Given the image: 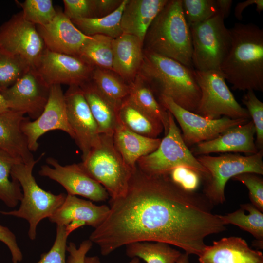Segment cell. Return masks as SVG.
Returning <instances> with one entry per match:
<instances>
[{"instance_id": "1", "label": "cell", "mask_w": 263, "mask_h": 263, "mask_svg": "<svg viewBox=\"0 0 263 263\" xmlns=\"http://www.w3.org/2000/svg\"><path fill=\"white\" fill-rule=\"evenodd\" d=\"M109 204L107 216L89 238L103 256L132 243L157 242L199 256L207 237L226 229L203 194L184 189L168 174L148 175L137 167L126 194Z\"/></svg>"}, {"instance_id": "2", "label": "cell", "mask_w": 263, "mask_h": 263, "mask_svg": "<svg viewBox=\"0 0 263 263\" xmlns=\"http://www.w3.org/2000/svg\"><path fill=\"white\" fill-rule=\"evenodd\" d=\"M229 29L231 45L220 71L233 90L263 92V29L252 23Z\"/></svg>"}, {"instance_id": "3", "label": "cell", "mask_w": 263, "mask_h": 263, "mask_svg": "<svg viewBox=\"0 0 263 263\" xmlns=\"http://www.w3.org/2000/svg\"><path fill=\"white\" fill-rule=\"evenodd\" d=\"M144 50L139 74L155 94L170 98L183 108L195 113L201 92L194 68L173 59Z\"/></svg>"}, {"instance_id": "4", "label": "cell", "mask_w": 263, "mask_h": 263, "mask_svg": "<svg viewBox=\"0 0 263 263\" xmlns=\"http://www.w3.org/2000/svg\"><path fill=\"white\" fill-rule=\"evenodd\" d=\"M143 49L193 68L191 34L182 0H168L148 29Z\"/></svg>"}, {"instance_id": "5", "label": "cell", "mask_w": 263, "mask_h": 263, "mask_svg": "<svg viewBox=\"0 0 263 263\" xmlns=\"http://www.w3.org/2000/svg\"><path fill=\"white\" fill-rule=\"evenodd\" d=\"M28 163L19 162L11 170V177L18 182L23 191L21 204L17 210L9 211L0 210V214L26 220L29 224L28 236L34 240L37 235V228L43 219L50 218L62 205L66 194H54L42 189L33 175L35 164L42 158Z\"/></svg>"}, {"instance_id": "6", "label": "cell", "mask_w": 263, "mask_h": 263, "mask_svg": "<svg viewBox=\"0 0 263 263\" xmlns=\"http://www.w3.org/2000/svg\"><path fill=\"white\" fill-rule=\"evenodd\" d=\"M85 171L101 184L111 198L124 196L133 172L115 149L113 135L100 134L99 141L80 163Z\"/></svg>"}, {"instance_id": "7", "label": "cell", "mask_w": 263, "mask_h": 263, "mask_svg": "<svg viewBox=\"0 0 263 263\" xmlns=\"http://www.w3.org/2000/svg\"><path fill=\"white\" fill-rule=\"evenodd\" d=\"M263 150L246 156L230 153L218 156H198L197 160L208 172L203 180L205 197L212 206L224 203L225 187L230 179L244 172L263 174Z\"/></svg>"}, {"instance_id": "8", "label": "cell", "mask_w": 263, "mask_h": 263, "mask_svg": "<svg viewBox=\"0 0 263 263\" xmlns=\"http://www.w3.org/2000/svg\"><path fill=\"white\" fill-rule=\"evenodd\" d=\"M168 115L169 126L165 136L156 150L138 160L137 167L146 175H160L183 167L197 172L205 179L208 174L207 170L185 143L174 118L169 111Z\"/></svg>"}, {"instance_id": "9", "label": "cell", "mask_w": 263, "mask_h": 263, "mask_svg": "<svg viewBox=\"0 0 263 263\" xmlns=\"http://www.w3.org/2000/svg\"><path fill=\"white\" fill-rule=\"evenodd\" d=\"M218 13L209 19L189 27L192 63L197 71L220 70L231 45L229 29Z\"/></svg>"}, {"instance_id": "10", "label": "cell", "mask_w": 263, "mask_h": 263, "mask_svg": "<svg viewBox=\"0 0 263 263\" xmlns=\"http://www.w3.org/2000/svg\"><path fill=\"white\" fill-rule=\"evenodd\" d=\"M194 70L201 92L194 113L210 119H219L222 115L231 119L250 118L246 108L236 100L220 70Z\"/></svg>"}, {"instance_id": "11", "label": "cell", "mask_w": 263, "mask_h": 263, "mask_svg": "<svg viewBox=\"0 0 263 263\" xmlns=\"http://www.w3.org/2000/svg\"><path fill=\"white\" fill-rule=\"evenodd\" d=\"M158 100L179 123L188 147L214 139L227 129L249 121L225 116L210 119L183 108L167 96H158Z\"/></svg>"}, {"instance_id": "12", "label": "cell", "mask_w": 263, "mask_h": 263, "mask_svg": "<svg viewBox=\"0 0 263 263\" xmlns=\"http://www.w3.org/2000/svg\"><path fill=\"white\" fill-rule=\"evenodd\" d=\"M0 46L26 61L32 68H35L46 49L36 25L26 20L21 12L0 26Z\"/></svg>"}, {"instance_id": "13", "label": "cell", "mask_w": 263, "mask_h": 263, "mask_svg": "<svg viewBox=\"0 0 263 263\" xmlns=\"http://www.w3.org/2000/svg\"><path fill=\"white\" fill-rule=\"evenodd\" d=\"M34 69L49 87L61 84L80 87L90 80L94 68L79 56L46 48Z\"/></svg>"}, {"instance_id": "14", "label": "cell", "mask_w": 263, "mask_h": 263, "mask_svg": "<svg viewBox=\"0 0 263 263\" xmlns=\"http://www.w3.org/2000/svg\"><path fill=\"white\" fill-rule=\"evenodd\" d=\"M21 129L31 152L38 150L39 137L53 130L62 131L74 139L75 135L68 120L64 94L61 85L50 87L48 101L41 114L33 121L27 117L22 122Z\"/></svg>"}, {"instance_id": "15", "label": "cell", "mask_w": 263, "mask_h": 263, "mask_svg": "<svg viewBox=\"0 0 263 263\" xmlns=\"http://www.w3.org/2000/svg\"><path fill=\"white\" fill-rule=\"evenodd\" d=\"M50 87L36 70L31 68L8 88L0 91L11 110L27 114L36 119L48 101Z\"/></svg>"}, {"instance_id": "16", "label": "cell", "mask_w": 263, "mask_h": 263, "mask_svg": "<svg viewBox=\"0 0 263 263\" xmlns=\"http://www.w3.org/2000/svg\"><path fill=\"white\" fill-rule=\"evenodd\" d=\"M46 162L50 166H42L39 174L60 184L67 194L79 195L96 202L109 198L106 189L92 178L80 163L63 166L53 157L47 158Z\"/></svg>"}, {"instance_id": "17", "label": "cell", "mask_w": 263, "mask_h": 263, "mask_svg": "<svg viewBox=\"0 0 263 263\" xmlns=\"http://www.w3.org/2000/svg\"><path fill=\"white\" fill-rule=\"evenodd\" d=\"M64 97L68 122L83 160L98 144L100 134L81 87L69 86Z\"/></svg>"}, {"instance_id": "18", "label": "cell", "mask_w": 263, "mask_h": 263, "mask_svg": "<svg viewBox=\"0 0 263 263\" xmlns=\"http://www.w3.org/2000/svg\"><path fill=\"white\" fill-rule=\"evenodd\" d=\"M36 26L46 48L60 54L78 56L90 37L81 32L60 10L49 23Z\"/></svg>"}, {"instance_id": "19", "label": "cell", "mask_w": 263, "mask_h": 263, "mask_svg": "<svg viewBox=\"0 0 263 263\" xmlns=\"http://www.w3.org/2000/svg\"><path fill=\"white\" fill-rule=\"evenodd\" d=\"M109 206H97L90 201L67 194L62 205L49 218L57 225L65 227L69 234L79 228L88 225L95 228L107 216Z\"/></svg>"}, {"instance_id": "20", "label": "cell", "mask_w": 263, "mask_h": 263, "mask_svg": "<svg viewBox=\"0 0 263 263\" xmlns=\"http://www.w3.org/2000/svg\"><path fill=\"white\" fill-rule=\"evenodd\" d=\"M255 130L252 120L230 128L210 140L200 142L191 149L194 156L211 153L243 152L246 155L258 152Z\"/></svg>"}, {"instance_id": "21", "label": "cell", "mask_w": 263, "mask_h": 263, "mask_svg": "<svg viewBox=\"0 0 263 263\" xmlns=\"http://www.w3.org/2000/svg\"><path fill=\"white\" fill-rule=\"evenodd\" d=\"M199 263H263L262 252L250 248L239 237H228L213 241L199 256Z\"/></svg>"}, {"instance_id": "22", "label": "cell", "mask_w": 263, "mask_h": 263, "mask_svg": "<svg viewBox=\"0 0 263 263\" xmlns=\"http://www.w3.org/2000/svg\"><path fill=\"white\" fill-rule=\"evenodd\" d=\"M112 71L129 84L138 74L144 56L143 42L137 37L123 33L113 39Z\"/></svg>"}, {"instance_id": "23", "label": "cell", "mask_w": 263, "mask_h": 263, "mask_svg": "<svg viewBox=\"0 0 263 263\" xmlns=\"http://www.w3.org/2000/svg\"><path fill=\"white\" fill-rule=\"evenodd\" d=\"M26 117L23 113L11 110L0 113V149L23 163L34 160L21 129Z\"/></svg>"}, {"instance_id": "24", "label": "cell", "mask_w": 263, "mask_h": 263, "mask_svg": "<svg viewBox=\"0 0 263 263\" xmlns=\"http://www.w3.org/2000/svg\"><path fill=\"white\" fill-rule=\"evenodd\" d=\"M168 1V0H128L121 19L123 33L136 36L144 42L150 25Z\"/></svg>"}, {"instance_id": "25", "label": "cell", "mask_w": 263, "mask_h": 263, "mask_svg": "<svg viewBox=\"0 0 263 263\" xmlns=\"http://www.w3.org/2000/svg\"><path fill=\"white\" fill-rule=\"evenodd\" d=\"M113 138L115 149L125 163L133 171L136 169L138 160L156 150L161 141L158 138H150L135 133L119 122Z\"/></svg>"}, {"instance_id": "26", "label": "cell", "mask_w": 263, "mask_h": 263, "mask_svg": "<svg viewBox=\"0 0 263 263\" xmlns=\"http://www.w3.org/2000/svg\"><path fill=\"white\" fill-rule=\"evenodd\" d=\"M100 134L113 135L119 122L117 109L90 81L80 86Z\"/></svg>"}, {"instance_id": "27", "label": "cell", "mask_w": 263, "mask_h": 263, "mask_svg": "<svg viewBox=\"0 0 263 263\" xmlns=\"http://www.w3.org/2000/svg\"><path fill=\"white\" fill-rule=\"evenodd\" d=\"M117 118L125 127L142 136L157 138L164 131L160 121L139 109L128 97L118 108Z\"/></svg>"}, {"instance_id": "28", "label": "cell", "mask_w": 263, "mask_h": 263, "mask_svg": "<svg viewBox=\"0 0 263 263\" xmlns=\"http://www.w3.org/2000/svg\"><path fill=\"white\" fill-rule=\"evenodd\" d=\"M129 85V99L139 109L160 121L166 134L169 126L168 111L156 98L150 85L138 74Z\"/></svg>"}, {"instance_id": "29", "label": "cell", "mask_w": 263, "mask_h": 263, "mask_svg": "<svg viewBox=\"0 0 263 263\" xmlns=\"http://www.w3.org/2000/svg\"><path fill=\"white\" fill-rule=\"evenodd\" d=\"M90 81L117 111L129 96V84L111 70L94 68Z\"/></svg>"}, {"instance_id": "30", "label": "cell", "mask_w": 263, "mask_h": 263, "mask_svg": "<svg viewBox=\"0 0 263 263\" xmlns=\"http://www.w3.org/2000/svg\"><path fill=\"white\" fill-rule=\"evenodd\" d=\"M224 225L232 224L246 231L256 239L254 245L263 248V214L251 203L240 205V208L226 215H219Z\"/></svg>"}, {"instance_id": "31", "label": "cell", "mask_w": 263, "mask_h": 263, "mask_svg": "<svg viewBox=\"0 0 263 263\" xmlns=\"http://www.w3.org/2000/svg\"><path fill=\"white\" fill-rule=\"evenodd\" d=\"M128 0H123L120 5L112 13L100 18L72 19L73 24L88 36L102 35L115 38L123 34L121 19Z\"/></svg>"}, {"instance_id": "32", "label": "cell", "mask_w": 263, "mask_h": 263, "mask_svg": "<svg viewBox=\"0 0 263 263\" xmlns=\"http://www.w3.org/2000/svg\"><path fill=\"white\" fill-rule=\"evenodd\" d=\"M126 246L128 257L142 259L147 263H176L182 254L163 242H138Z\"/></svg>"}, {"instance_id": "33", "label": "cell", "mask_w": 263, "mask_h": 263, "mask_svg": "<svg viewBox=\"0 0 263 263\" xmlns=\"http://www.w3.org/2000/svg\"><path fill=\"white\" fill-rule=\"evenodd\" d=\"M112 38L102 35L90 36L78 56L94 68L112 70Z\"/></svg>"}, {"instance_id": "34", "label": "cell", "mask_w": 263, "mask_h": 263, "mask_svg": "<svg viewBox=\"0 0 263 263\" xmlns=\"http://www.w3.org/2000/svg\"><path fill=\"white\" fill-rule=\"evenodd\" d=\"M19 162L0 149V200L11 208L15 207L23 197L19 183L10 179L13 166Z\"/></svg>"}, {"instance_id": "35", "label": "cell", "mask_w": 263, "mask_h": 263, "mask_svg": "<svg viewBox=\"0 0 263 263\" xmlns=\"http://www.w3.org/2000/svg\"><path fill=\"white\" fill-rule=\"evenodd\" d=\"M31 68L26 61L0 46V91L11 86Z\"/></svg>"}, {"instance_id": "36", "label": "cell", "mask_w": 263, "mask_h": 263, "mask_svg": "<svg viewBox=\"0 0 263 263\" xmlns=\"http://www.w3.org/2000/svg\"><path fill=\"white\" fill-rule=\"evenodd\" d=\"M18 3L22 9L23 18L36 25L49 23L56 15L51 0H25Z\"/></svg>"}, {"instance_id": "37", "label": "cell", "mask_w": 263, "mask_h": 263, "mask_svg": "<svg viewBox=\"0 0 263 263\" xmlns=\"http://www.w3.org/2000/svg\"><path fill=\"white\" fill-rule=\"evenodd\" d=\"M182 8L189 27L203 22L219 13L216 0H182Z\"/></svg>"}, {"instance_id": "38", "label": "cell", "mask_w": 263, "mask_h": 263, "mask_svg": "<svg viewBox=\"0 0 263 263\" xmlns=\"http://www.w3.org/2000/svg\"><path fill=\"white\" fill-rule=\"evenodd\" d=\"M242 101L246 108L254 124L258 150H263V103L256 96L254 91H247L243 96Z\"/></svg>"}, {"instance_id": "39", "label": "cell", "mask_w": 263, "mask_h": 263, "mask_svg": "<svg viewBox=\"0 0 263 263\" xmlns=\"http://www.w3.org/2000/svg\"><path fill=\"white\" fill-rule=\"evenodd\" d=\"M260 175L255 173L244 172L235 176L232 179L247 187L251 204L263 212V179Z\"/></svg>"}, {"instance_id": "40", "label": "cell", "mask_w": 263, "mask_h": 263, "mask_svg": "<svg viewBox=\"0 0 263 263\" xmlns=\"http://www.w3.org/2000/svg\"><path fill=\"white\" fill-rule=\"evenodd\" d=\"M70 234L64 226L57 225L56 237L50 250L41 255L36 263H66L67 240Z\"/></svg>"}, {"instance_id": "41", "label": "cell", "mask_w": 263, "mask_h": 263, "mask_svg": "<svg viewBox=\"0 0 263 263\" xmlns=\"http://www.w3.org/2000/svg\"><path fill=\"white\" fill-rule=\"evenodd\" d=\"M168 175L176 184L185 190L195 192L201 176L197 172L188 168L180 167L171 170Z\"/></svg>"}, {"instance_id": "42", "label": "cell", "mask_w": 263, "mask_h": 263, "mask_svg": "<svg viewBox=\"0 0 263 263\" xmlns=\"http://www.w3.org/2000/svg\"><path fill=\"white\" fill-rule=\"evenodd\" d=\"M64 14L71 20L94 18V0H63Z\"/></svg>"}, {"instance_id": "43", "label": "cell", "mask_w": 263, "mask_h": 263, "mask_svg": "<svg viewBox=\"0 0 263 263\" xmlns=\"http://www.w3.org/2000/svg\"><path fill=\"white\" fill-rule=\"evenodd\" d=\"M0 241L9 249L13 263H19L22 260V254L17 243L15 234L7 227L0 225Z\"/></svg>"}, {"instance_id": "44", "label": "cell", "mask_w": 263, "mask_h": 263, "mask_svg": "<svg viewBox=\"0 0 263 263\" xmlns=\"http://www.w3.org/2000/svg\"><path fill=\"white\" fill-rule=\"evenodd\" d=\"M92 244L93 243L90 240L83 241L78 247L74 243L70 242L66 248V251L69 254L66 263H85L86 255Z\"/></svg>"}, {"instance_id": "45", "label": "cell", "mask_w": 263, "mask_h": 263, "mask_svg": "<svg viewBox=\"0 0 263 263\" xmlns=\"http://www.w3.org/2000/svg\"><path fill=\"white\" fill-rule=\"evenodd\" d=\"M123 0H94V18L106 16L114 11Z\"/></svg>"}, {"instance_id": "46", "label": "cell", "mask_w": 263, "mask_h": 263, "mask_svg": "<svg viewBox=\"0 0 263 263\" xmlns=\"http://www.w3.org/2000/svg\"><path fill=\"white\" fill-rule=\"evenodd\" d=\"M253 4L255 5L256 10L259 13L263 10V0H247L237 4L234 10L235 18L239 20H241L243 19L242 13L244 10L248 6Z\"/></svg>"}, {"instance_id": "47", "label": "cell", "mask_w": 263, "mask_h": 263, "mask_svg": "<svg viewBox=\"0 0 263 263\" xmlns=\"http://www.w3.org/2000/svg\"><path fill=\"white\" fill-rule=\"evenodd\" d=\"M216 2L219 13L224 19H226L230 13L233 1L232 0H216Z\"/></svg>"}, {"instance_id": "48", "label": "cell", "mask_w": 263, "mask_h": 263, "mask_svg": "<svg viewBox=\"0 0 263 263\" xmlns=\"http://www.w3.org/2000/svg\"><path fill=\"white\" fill-rule=\"evenodd\" d=\"M138 258H133L129 263H139ZM85 263H100V260L97 256L86 257Z\"/></svg>"}, {"instance_id": "49", "label": "cell", "mask_w": 263, "mask_h": 263, "mask_svg": "<svg viewBox=\"0 0 263 263\" xmlns=\"http://www.w3.org/2000/svg\"><path fill=\"white\" fill-rule=\"evenodd\" d=\"M9 110L10 109L8 107L5 100L0 93V113H2Z\"/></svg>"}, {"instance_id": "50", "label": "cell", "mask_w": 263, "mask_h": 263, "mask_svg": "<svg viewBox=\"0 0 263 263\" xmlns=\"http://www.w3.org/2000/svg\"><path fill=\"white\" fill-rule=\"evenodd\" d=\"M189 255L186 253H182L176 263H189Z\"/></svg>"}]
</instances>
